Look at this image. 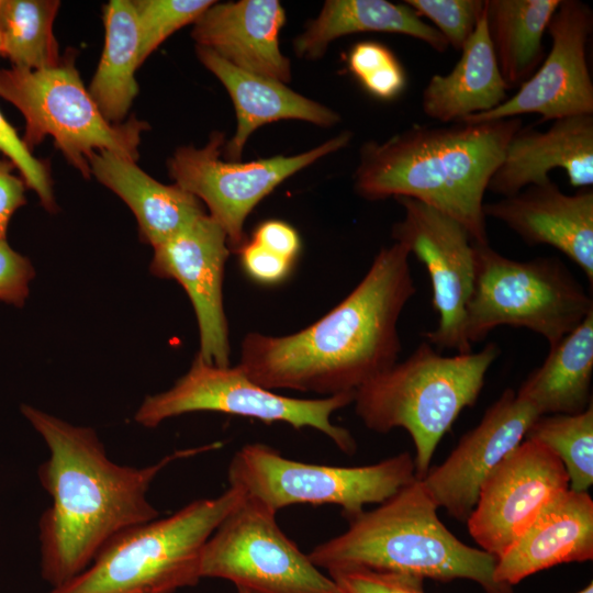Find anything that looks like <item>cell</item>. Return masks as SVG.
<instances>
[{
    "label": "cell",
    "mask_w": 593,
    "mask_h": 593,
    "mask_svg": "<svg viewBox=\"0 0 593 593\" xmlns=\"http://www.w3.org/2000/svg\"><path fill=\"white\" fill-rule=\"evenodd\" d=\"M195 48L199 60L223 83L235 108L236 132L223 147L226 160L239 161L249 136L265 124L300 120L329 127L340 121L337 112L286 83L239 69L209 48Z\"/></svg>",
    "instance_id": "cell-22"
},
{
    "label": "cell",
    "mask_w": 593,
    "mask_h": 593,
    "mask_svg": "<svg viewBox=\"0 0 593 593\" xmlns=\"http://www.w3.org/2000/svg\"><path fill=\"white\" fill-rule=\"evenodd\" d=\"M419 18L428 19L456 51H461L484 11V0H405Z\"/></svg>",
    "instance_id": "cell-33"
},
{
    "label": "cell",
    "mask_w": 593,
    "mask_h": 593,
    "mask_svg": "<svg viewBox=\"0 0 593 593\" xmlns=\"http://www.w3.org/2000/svg\"><path fill=\"white\" fill-rule=\"evenodd\" d=\"M521 118L443 126L414 124L359 150L355 191L370 201L411 198L450 216L472 243H488L483 198Z\"/></svg>",
    "instance_id": "cell-3"
},
{
    "label": "cell",
    "mask_w": 593,
    "mask_h": 593,
    "mask_svg": "<svg viewBox=\"0 0 593 593\" xmlns=\"http://www.w3.org/2000/svg\"><path fill=\"white\" fill-rule=\"evenodd\" d=\"M237 593H251V592L244 589H237Z\"/></svg>",
    "instance_id": "cell-41"
},
{
    "label": "cell",
    "mask_w": 593,
    "mask_h": 593,
    "mask_svg": "<svg viewBox=\"0 0 593 593\" xmlns=\"http://www.w3.org/2000/svg\"><path fill=\"white\" fill-rule=\"evenodd\" d=\"M90 175L121 198L133 212L139 238L155 247L199 216L202 202L177 184H164L142 170L135 160L107 150L88 158Z\"/></svg>",
    "instance_id": "cell-23"
},
{
    "label": "cell",
    "mask_w": 593,
    "mask_h": 593,
    "mask_svg": "<svg viewBox=\"0 0 593 593\" xmlns=\"http://www.w3.org/2000/svg\"><path fill=\"white\" fill-rule=\"evenodd\" d=\"M404 217L392 226V237L425 265L438 314L428 344L440 349L471 353L465 336L466 311L475 280L473 243L467 230L450 216L411 198H398Z\"/></svg>",
    "instance_id": "cell-13"
},
{
    "label": "cell",
    "mask_w": 593,
    "mask_h": 593,
    "mask_svg": "<svg viewBox=\"0 0 593 593\" xmlns=\"http://www.w3.org/2000/svg\"><path fill=\"white\" fill-rule=\"evenodd\" d=\"M409 257L400 243L382 248L357 287L304 329L286 336L248 333L238 366L268 390L355 392L398 362L399 317L416 292Z\"/></svg>",
    "instance_id": "cell-1"
},
{
    "label": "cell",
    "mask_w": 593,
    "mask_h": 593,
    "mask_svg": "<svg viewBox=\"0 0 593 593\" xmlns=\"http://www.w3.org/2000/svg\"><path fill=\"white\" fill-rule=\"evenodd\" d=\"M59 5L56 0H1L0 55L25 69L58 64L61 57L53 25Z\"/></svg>",
    "instance_id": "cell-29"
},
{
    "label": "cell",
    "mask_w": 593,
    "mask_h": 593,
    "mask_svg": "<svg viewBox=\"0 0 593 593\" xmlns=\"http://www.w3.org/2000/svg\"><path fill=\"white\" fill-rule=\"evenodd\" d=\"M577 593H593V582L591 581L584 589Z\"/></svg>",
    "instance_id": "cell-40"
},
{
    "label": "cell",
    "mask_w": 593,
    "mask_h": 593,
    "mask_svg": "<svg viewBox=\"0 0 593 593\" xmlns=\"http://www.w3.org/2000/svg\"><path fill=\"white\" fill-rule=\"evenodd\" d=\"M231 488L272 512L292 504H335L348 519L367 504H381L416 479L410 452L358 467L316 465L284 458L275 448L247 444L233 456Z\"/></svg>",
    "instance_id": "cell-9"
},
{
    "label": "cell",
    "mask_w": 593,
    "mask_h": 593,
    "mask_svg": "<svg viewBox=\"0 0 593 593\" xmlns=\"http://www.w3.org/2000/svg\"><path fill=\"white\" fill-rule=\"evenodd\" d=\"M21 412L49 450L38 478L53 502L40 518L38 537L41 574L52 589L85 571L116 534L158 518L147 492L165 467L221 445L177 450L143 468L122 466L108 458L94 429L26 404Z\"/></svg>",
    "instance_id": "cell-2"
},
{
    "label": "cell",
    "mask_w": 593,
    "mask_h": 593,
    "mask_svg": "<svg viewBox=\"0 0 593 593\" xmlns=\"http://www.w3.org/2000/svg\"><path fill=\"white\" fill-rule=\"evenodd\" d=\"M499 354L489 343L478 353L447 357L424 342L403 362L355 391L356 414L377 433L404 428L416 450V478L422 479L444 435L461 411L475 403Z\"/></svg>",
    "instance_id": "cell-5"
},
{
    "label": "cell",
    "mask_w": 593,
    "mask_h": 593,
    "mask_svg": "<svg viewBox=\"0 0 593 593\" xmlns=\"http://www.w3.org/2000/svg\"><path fill=\"white\" fill-rule=\"evenodd\" d=\"M593 311L550 347L545 361L523 382L517 395L540 415L578 414L592 403Z\"/></svg>",
    "instance_id": "cell-26"
},
{
    "label": "cell",
    "mask_w": 593,
    "mask_h": 593,
    "mask_svg": "<svg viewBox=\"0 0 593 593\" xmlns=\"http://www.w3.org/2000/svg\"><path fill=\"white\" fill-rule=\"evenodd\" d=\"M342 593H425L424 579L362 568L328 572Z\"/></svg>",
    "instance_id": "cell-35"
},
{
    "label": "cell",
    "mask_w": 593,
    "mask_h": 593,
    "mask_svg": "<svg viewBox=\"0 0 593 593\" xmlns=\"http://www.w3.org/2000/svg\"><path fill=\"white\" fill-rule=\"evenodd\" d=\"M351 138V132L343 131L305 153L240 163L221 158L225 136L213 132L201 148H177L167 165L175 184L206 205L225 232L231 251H238L247 242L244 225L255 206L287 178L344 148Z\"/></svg>",
    "instance_id": "cell-12"
},
{
    "label": "cell",
    "mask_w": 593,
    "mask_h": 593,
    "mask_svg": "<svg viewBox=\"0 0 593 593\" xmlns=\"http://www.w3.org/2000/svg\"><path fill=\"white\" fill-rule=\"evenodd\" d=\"M35 270L29 258L0 239V301L22 307L30 294Z\"/></svg>",
    "instance_id": "cell-36"
},
{
    "label": "cell",
    "mask_w": 593,
    "mask_h": 593,
    "mask_svg": "<svg viewBox=\"0 0 593 593\" xmlns=\"http://www.w3.org/2000/svg\"><path fill=\"white\" fill-rule=\"evenodd\" d=\"M438 508L416 478L377 508L348 518L346 532L307 556L327 572L362 568L440 582L465 579L485 593H514L494 580L497 558L459 540L439 519Z\"/></svg>",
    "instance_id": "cell-4"
},
{
    "label": "cell",
    "mask_w": 593,
    "mask_h": 593,
    "mask_svg": "<svg viewBox=\"0 0 593 593\" xmlns=\"http://www.w3.org/2000/svg\"><path fill=\"white\" fill-rule=\"evenodd\" d=\"M0 152L19 169L27 188L48 212L56 211L52 179L45 163L33 156L15 130L0 112Z\"/></svg>",
    "instance_id": "cell-34"
},
{
    "label": "cell",
    "mask_w": 593,
    "mask_h": 593,
    "mask_svg": "<svg viewBox=\"0 0 593 593\" xmlns=\"http://www.w3.org/2000/svg\"><path fill=\"white\" fill-rule=\"evenodd\" d=\"M153 249L150 272L176 280L191 301L199 327L198 356L211 365L231 366L223 305L224 268L231 249L223 228L205 213Z\"/></svg>",
    "instance_id": "cell-16"
},
{
    "label": "cell",
    "mask_w": 593,
    "mask_h": 593,
    "mask_svg": "<svg viewBox=\"0 0 593 593\" xmlns=\"http://www.w3.org/2000/svg\"><path fill=\"white\" fill-rule=\"evenodd\" d=\"M562 169L574 188L593 184V114L555 120L546 131L522 126L510 139L488 190L503 198L551 180Z\"/></svg>",
    "instance_id": "cell-19"
},
{
    "label": "cell",
    "mask_w": 593,
    "mask_h": 593,
    "mask_svg": "<svg viewBox=\"0 0 593 593\" xmlns=\"http://www.w3.org/2000/svg\"><path fill=\"white\" fill-rule=\"evenodd\" d=\"M363 32L411 36L438 53L449 47L443 35L405 3L387 0H327L318 15L309 21L304 31L293 40V51L300 58L315 60L338 37Z\"/></svg>",
    "instance_id": "cell-25"
},
{
    "label": "cell",
    "mask_w": 593,
    "mask_h": 593,
    "mask_svg": "<svg viewBox=\"0 0 593 593\" xmlns=\"http://www.w3.org/2000/svg\"><path fill=\"white\" fill-rule=\"evenodd\" d=\"M215 1L136 0L133 7L139 35V64L179 29L193 24Z\"/></svg>",
    "instance_id": "cell-31"
},
{
    "label": "cell",
    "mask_w": 593,
    "mask_h": 593,
    "mask_svg": "<svg viewBox=\"0 0 593 593\" xmlns=\"http://www.w3.org/2000/svg\"><path fill=\"white\" fill-rule=\"evenodd\" d=\"M14 168L9 159L0 158V239H5L12 215L26 202V184L14 175Z\"/></svg>",
    "instance_id": "cell-38"
},
{
    "label": "cell",
    "mask_w": 593,
    "mask_h": 593,
    "mask_svg": "<svg viewBox=\"0 0 593 593\" xmlns=\"http://www.w3.org/2000/svg\"><path fill=\"white\" fill-rule=\"evenodd\" d=\"M284 21L276 0L215 1L195 20L191 36L239 69L288 83L291 63L279 45Z\"/></svg>",
    "instance_id": "cell-20"
},
{
    "label": "cell",
    "mask_w": 593,
    "mask_h": 593,
    "mask_svg": "<svg viewBox=\"0 0 593 593\" xmlns=\"http://www.w3.org/2000/svg\"><path fill=\"white\" fill-rule=\"evenodd\" d=\"M560 1L484 0L489 40L507 89L519 88L542 63V37Z\"/></svg>",
    "instance_id": "cell-27"
},
{
    "label": "cell",
    "mask_w": 593,
    "mask_h": 593,
    "mask_svg": "<svg viewBox=\"0 0 593 593\" xmlns=\"http://www.w3.org/2000/svg\"><path fill=\"white\" fill-rule=\"evenodd\" d=\"M238 253L245 271L261 283H277L284 279L291 269V260L254 240L246 242Z\"/></svg>",
    "instance_id": "cell-37"
},
{
    "label": "cell",
    "mask_w": 593,
    "mask_h": 593,
    "mask_svg": "<svg viewBox=\"0 0 593 593\" xmlns=\"http://www.w3.org/2000/svg\"><path fill=\"white\" fill-rule=\"evenodd\" d=\"M461 56L446 75H434L421 96L423 112L444 124L491 111L507 99L486 31L485 14L461 48Z\"/></svg>",
    "instance_id": "cell-24"
},
{
    "label": "cell",
    "mask_w": 593,
    "mask_h": 593,
    "mask_svg": "<svg viewBox=\"0 0 593 593\" xmlns=\"http://www.w3.org/2000/svg\"><path fill=\"white\" fill-rule=\"evenodd\" d=\"M593 30V12L580 0H561L547 32L549 53L515 94L495 109L462 122L479 123L536 113L544 121L593 114V83L586 47Z\"/></svg>",
    "instance_id": "cell-15"
},
{
    "label": "cell",
    "mask_w": 593,
    "mask_h": 593,
    "mask_svg": "<svg viewBox=\"0 0 593 593\" xmlns=\"http://www.w3.org/2000/svg\"><path fill=\"white\" fill-rule=\"evenodd\" d=\"M244 494L228 488L195 500L165 518L124 529L90 566L49 593H175L201 580L203 547Z\"/></svg>",
    "instance_id": "cell-6"
},
{
    "label": "cell",
    "mask_w": 593,
    "mask_h": 593,
    "mask_svg": "<svg viewBox=\"0 0 593 593\" xmlns=\"http://www.w3.org/2000/svg\"><path fill=\"white\" fill-rule=\"evenodd\" d=\"M568 489L560 459L537 440L525 438L483 480L467 519L469 534L480 549L499 558Z\"/></svg>",
    "instance_id": "cell-14"
},
{
    "label": "cell",
    "mask_w": 593,
    "mask_h": 593,
    "mask_svg": "<svg viewBox=\"0 0 593 593\" xmlns=\"http://www.w3.org/2000/svg\"><path fill=\"white\" fill-rule=\"evenodd\" d=\"M348 68L370 94L382 100L395 99L406 86L398 58L377 42L357 43L349 53Z\"/></svg>",
    "instance_id": "cell-32"
},
{
    "label": "cell",
    "mask_w": 593,
    "mask_h": 593,
    "mask_svg": "<svg viewBox=\"0 0 593 593\" xmlns=\"http://www.w3.org/2000/svg\"><path fill=\"white\" fill-rule=\"evenodd\" d=\"M593 559V501L589 492L568 489L550 501L497 558L493 577L513 586L557 564Z\"/></svg>",
    "instance_id": "cell-21"
},
{
    "label": "cell",
    "mask_w": 593,
    "mask_h": 593,
    "mask_svg": "<svg viewBox=\"0 0 593 593\" xmlns=\"http://www.w3.org/2000/svg\"><path fill=\"white\" fill-rule=\"evenodd\" d=\"M539 416L514 390H505L446 460L419 479L437 506L467 522L485 477L523 441Z\"/></svg>",
    "instance_id": "cell-17"
},
{
    "label": "cell",
    "mask_w": 593,
    "mask_h": 593,
    "mask_svg": "<svg viewBox=\"0 0 593 593\" xmlns=\"http://www.w3.org/2000/svg\"><path fill=\"white\" fill-rule=\"evenodd\" d=\"M485 217L501 221L528 245L563 253L593 281V190L563 193L552 181L483 204Z\"/></svg>",
    "instance_id": "cell-18"
},
{
    "label": "cell",
    "mask_w": 593,
    "mask_h": 593,
    "mask_svg": "<svg viewBox=\"0 0 593 593\" xmlns=\"http://www.w3.org/2000/svg\"><path fill=\"white\" fill-rule=\"evenodd\" d=\"M0 97L24 116L22 139L30 149L51 136L86 178L90 176L88 158L94 152L107 150L136 161L141 135L148 128L146 122L134 118L121 124L108 122L83 86L72 53L47 68L0 69Z\"/></svg>",
    "instance_id": "cell-8"
},
{
    "label": "cell",
    "mask_w": 593,
    "mask_h": 593,
    "mask_svg": "<svg viewBox=\"0 0 593 593\" xmlns=\"http://www.w3.org/2000/svg\"><path fill=\"white\" fill-rule=\"evenodd\" d=\"M475 280L466 311L470 345L497 326L525 327L550 347L575 329L593 311V301L557 257L507 258L489 244H474Z\"/></svg>",
    "instance_id": "cell-7"
},
{
    "label": "cell",
    "mask_w": 593,
    "mask_h": 593,
    "mask_svg": "<svg viewBox=\"0 0 593 593\" xmlns=\"http://www.w3.org/2000/svg\"><path fill=\"white\" fill-rule=\"evenodd\" d=\"M0 2H1V0H0Z\"/></svg>",
    "instance_id": "cell-42"
},
{
    "label": "cell",
    "mask_w": 593,
    "mask_h": 593,
    "mask_svg": "<svg viewBox=\"0 0 593 593\" xmlns=\"http://www.w3.org/2000/svg\"><path fill=\"white\" fill-rule=\"evenodd\" d=\"M525 438L537 440L562 462L569 489L588 492L593 484V404L578 414L539 416Z\"/></svg>",
    "instance_id": "cell-30"
},
{
    "label": "cell",
    "mask_w": 593,
    "mask_h": 593,
    "mask_svg": "<svg viewBox=\"0 0 593 593\" xmlns=\"http://www.w3.org/2000/svg\"><path fill=\"white\" fill-rule=\"evenodd\" d=\"M276 514L244 495L205 542L200 575L251 593H342L286 536Z\"/></svg>",
    "instance_id": "cell-11"
},
{
    "label": "cell",
    "mask_w": 593,
    "mask_h": 593,
    "mask_svg": "<svg viewBox=\"0 0 593 593\" xmlns=\"http://www.w3.org/2000/svg\"><path fill=\"white\" fill-rule=\"evenodd\" d=\"M355 392L323 399L281 395L255 383L237 365L220 367L198 355L186 374L168 390L147 395L135 413L139 425L154 428L161 422L192 412H219L258 419L281 422L295 429L312 427L325 434L342 451L354 454L350 432L332 423L334 412L354 403Z\"/></svg>",
    "instance_id": "cell-10"
},
{
    "label": "cell",
    "mask_w": 593,
    "mask_h": 593,
    "mask_svg": "<svg viewBox=\"0 0 593 593\" xmlns=\"http://www.w3.org/2000/svg\"><path fill=\"white\" fill-rule=\"evenodd\" d=\"M272 253L291 261L300 249V238L296 231L281 221H267L255 231L253 239Z\"/></svg>",
    "instance_id": "cell-39"
},
{
    "label": "cell",
    "mask_w": 593,
    "mask_h": 593,
    "mask_svg": "<svg viewBox=\"0 0 593 593\" xmlns=\"http://www.w3.org/2000/svg\"><path fill=\"white\" fill-rule=\"evenodd\" d=\"M103 23L104 47L88 91L102 116L121 124L138 93L139 35L133 1L108 2Z\"/></svg>",
    "instance_id": "cell-28"
}]
</instances>
